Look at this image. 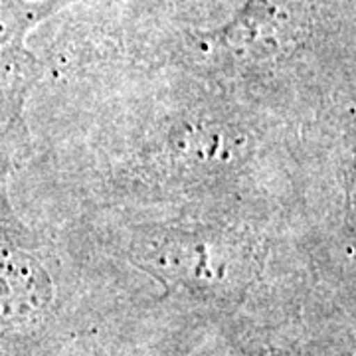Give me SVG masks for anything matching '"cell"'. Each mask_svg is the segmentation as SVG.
Wrapping results in <instances>:
<instances>
[{"label":"cell","mask_w":356,"mask_h":356,"mask_svg":"<svg viewBox=\"0 0 356 356\" xmlns=\"http://www.w3.org/2000/svg\"><path fill=\"white\" fill-rule=\"evenodd\" d=\"M50 299V280L32 259L14 257L0 264V317L14 323L34 321Z\"/></svg>","instance_id":"obj_1"}]
</instances>
